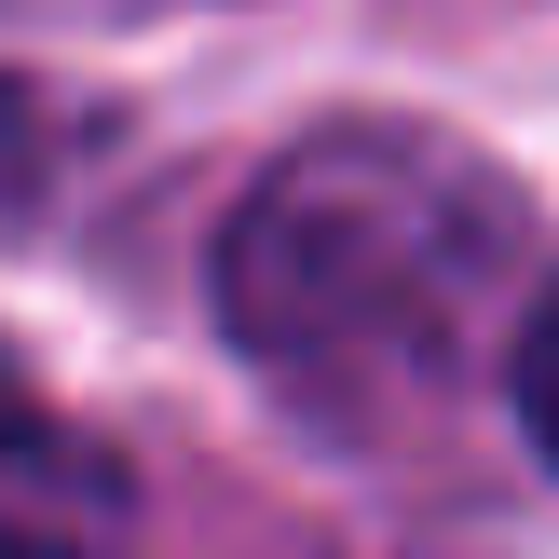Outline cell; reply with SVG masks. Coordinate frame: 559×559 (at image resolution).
Returning a JSON list of instances; mask_svg holds the SVG:
<instances>
[{
  "instance_id": "cell-3",
  "label": "cell",
  "mask_w": 559,
  "mask_h": 559,
  "mask_svg": "<svg viewBox=\"0 0 559 559\" xmlns=\"http://www.w3.org/2000/svg\"><path fill=\"white\" fill-rule=\"evenodd\" d=\"M506 396H519V437L559 464V273L533 287V314H519V342H506Z\"/></svg>"
},
{
  "instance_id": "cell-1",
  "label": "cell",
  "mask_w": 559,
  "mask_h": 559,
  "mask_svg": "<svg viewBox=\"0 0 559 559\" xmlns=\"http://www.w3.org/2000/svg\"><path fill=\"white\" fill-rule=\"evenodd\" d=\"M519 273V191L409 123H328L218 233V314L328 424L424 409L491 342Z\"/></svg>"
},
{
  "instance_id": "cell-2",
  "label": "cell",
  "mask_w": 559,
  "mask_h": 559,
  "mask_svg": "<svg viewBox=\"0 0 559 559\" xmlns=\"http://www.w3.org/2000/svg\"><path fill=\"white\" fill-rule=\"evenodd\" d=\"M136 478L123 451H96V437L41 424V409H0V559H136Z\"/></svg>"
},
{
  "instance_id": "cell-4",
  "label": "cell",
  "mask_w": 559,
  "mask_h": 559,
  "mask_svg": "<svg viewBox=\"0 0 559 559\" xmlns=\"http://www.w3.org/2000/svg\"><path fill=\"white\" fill-rule=\"evenodd\" d=\"M0 409H14V369H0Z\"/></svg>"
}]
</instances>
